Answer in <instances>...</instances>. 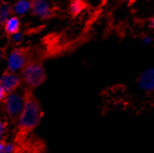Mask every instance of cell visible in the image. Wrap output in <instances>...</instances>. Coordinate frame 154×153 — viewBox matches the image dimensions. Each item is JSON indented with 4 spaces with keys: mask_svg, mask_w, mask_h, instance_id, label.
<instances>
[{
    "mask_svg": "<svg viewBox=\"0 0 154 153\" xmlns=\"http://www.w3.org/2000/svg\"><path fill=\"white\" fill-rule=\"evenodd\" d=\"M19 28H20V21L18 19L17 17L16 16H11L9 17L6 22L4 23V29H5V32L8 35L11 36L14 33L19 31Z\"/></svg>",
    "mask_w": 154,
    "mask_h": 153,
    "instance_id": "8",
    "label": "cell"
},
{
    "mask_svg": "<svg viewBox=\"0 0 154 153\" xmlns=\"http://www.w3.org/2000/svg\"><path fill=\"white\" fill-rule=\"evenodd\" d=\"M13 13V7L8 2L0 3V24L4 25L6 20L11 17Z\"/></svg>",
    "mask_w": 154,
    "mask_h": 153,
    "instance_id": "9",
    "label": "cell"
},
{
    "mask_svg": "<svg viewBox=\"0 0 154 153\" xmlns=\"http://www.w3.org/2000/svg\"><path fill=\"white\" fill-rule=\"evenodd\" d=\"M7 95H8L7 92L5 91V89L3 88V86L1 85V83H0V103H3V101L6 98Z\"/></svg>",
    "mask_w": 154,
    "mask_h": 153,
    "instance_id": "15",
    "label": "cell"
},
{
    "mask_svg": "<svg viewBox=\"0 0 154 153\" xmlns=\"http://www.w3.org/2000/svg\"><path fill=\"white\" fill-rule=\"evenodd\" d=\"M7 127H8L7 121L0 120V140H2V138H3V136L7 130Z\"/></svg>",
    "mask_w": 154,
    "mask_h": 153,
    "instance_id": "12",
    "label": "cell"
},
{
    "mask_svg": "<svg viewBox=\"0 0 154 153\" xmlns=\"http://www.w3.org/2000/svg\"><path fill=\"white\" fill-rule=\"evenodd\" d=\"M85 8H86V2L84 0H71L70 1L69 12L73 17L79 15Z\"/></svg>",
    "mask_w": 154,
    "mask_h": 153,
    "instance_id": "10",
    "label": "cell"
},
{
    "mask_svg": "<svg viewBox=\"0 0 154 153\" xmlns=\"http://www.w3.org/2000/svg\"><path fill=\"white\" fill-rule=\"evenodd\" d=\"M124 1H125L126 3H128V4H131V3L134 1V0H124Z\"/></svg>",
    "mask_w": 154,
    "mask_h": 153,
    "instance_id": "19",
    "label": "cell"
},
{
    "mask_svg": "<svg viewBox=\"0 0 154 153\" xmlns=\"http://www.w3.org/2000/svg\"><path fill=\"white\" fill-rule=\"evenodd\" d=\"M23 96L17 93L16 91L7 95L3 104L5 112L10 119L15 121L17 120L23 107Z\"/></svg>",
    "mask_w": 154,
    "mask_h": 153,
    "instance_id": "4",
    "label": "cell"
},
{
    "mask_svg": "<svg viewBox=\"0 0 154 153\" xmlns=\"http://www.w3.org/2000/svg\"><path fill=\"white\" fill-rule=\"evenodd\" d=\"M23 107L17 120L18 137L23 138L34 130L40 123L43 117L38 100L35 97L31 89H26L23 94Z\"/></svg>",
    "mask_w": 154,
    "mask_h": 153,
    "instance_id": "1",
    "label": "cell"
},
{
    "mask_svg": "<svg viewBox=\"0 0 154 153\" xmlns=\"http://www.w3.org/2000/svg\"><path fill=\"white\" fill-rule=\"evenodd\" d=\"M10 37H11V40H12V41H13L14 43H18V42H20V41H22V39H23V35H22V33H20L19 31L14 33V34L11 35Z\"/></svg>",
    "mask_w": 154,
    "mask_h": 153,
    "instance_id": "13",
    "label": "cell"
},
{
    "mask_svg": "<svg viewBox=\"0 0 154 153\" xmlns=\"http://www.w3.org/2000/svg\"><path fill=\"white\" fill-rule=\"evenodd\" d=\"M149 27L152 29H154V17H151L149 20Z\"/></svg>",
    "mask_w": 154,
    "mask_h": 153,
    "instance_id": "17",
    "label": "cell"
},
{
    "mask_svg": "<svg viewBox=\"0 0 154 153\" xmlns=\"http://www.w3.org/2000/svg\"><path fill=\"white\" fill-rule=\"evenodd\" d=\"M31 52L28 47H17L8 57V70L17 72L31 62Z\"/></svg>",
    "mask_w": 154,
    "mask_h": 153,
    "instance_id": "3",
    "label": "cell"
},
{
    "mask_svg": "<svg viewBox=\"0 0 154 153\" xmlns=\"http://www.w3.org/2000/svg\"><path fill=\"white\" fill-rule=\"evenodd\" d=\"M30 10L29 0H18L13 6V12L17 15H25Z\"/></svg>",
    "mask_w": 154,
    "mask_h": 153,
    "instance_id": "11",
    "label": "cell"
},
{
    "mask_svg": "<svg viewBox=\"0 0 154 153\" xmlns=\"http://www.w3.org/2000/svg\"><path fill=\"white\" fill-rule=\"evenodd\" d=\"M21 82V77L17 74L16 72H11L8 69L0 76V83L7 92V94H10L16 91L20 86Z\"/></svg>",
    "mask_w": 154,
    "mask_h": 153,
    "instance_id": "7",
    "label": "cell"
},
{
    "mask_svg": "<svg viewBox=\"0 0 154 153\" xmlns=\"http://www.w3.org/2000/svg\"><path fill=\"white\" fill-rule=\"evenodd\" d=\"M6 141L5 140H0V153H4V148H5Z\"/></svg>",
    "mask_w": 154,
    "mask_h": 153,
    "instance_id": "16",
    "label": "cell"
},
{
    "mask_svg": "<svg viewBox=\"0 0 154 153\" xmlns=\"http://www.w3.org/2000/svg\"><path fill=\"white\" fill-rule=\"evenodd\" d=\"M5 54V50L4 49H0V59H1Z\"/></svg>",
    "mask_w": 154,
    "mask_h": 153,
    "instance_id": "18",
    "label": "cell"
},
{
    "mask_svg": "<svg viewBox=\"0 0 154 153\" xmlns=\"http://www.w3.org/2000/svg\"><path fill=\"white\" fill-rule=\"evenodd\" d=\"M29 1L30 11L33 16L41 19H49L56 15L57 9L48 0H29Z\"/></svg>",
    "mask_w": 154,
    "mask_h": 153,
    "instance_id": "5",
    "label": "cell"
},
{
    "mask_svg": "<svg viewBox=\"0 0 154 153\" xmlns=\"http://www.w3.org/2000/svg\"><path fill=\"white\" fill-rule=\"evenodd\" d=\"M21 79L28 89H35L40 86L47 79L43 65L37 60H31L21 71Z\"/></svg>",
    "mask_w": 154,
    "mask_h": 153,
    "instance_id": "2",
    "label": "cell"
},
{
    "mask_svg": "<svg viewBox=\"0 0 154 153\" xmlns=\"http://www.w3.org/2000/svg\"><path fill=\"white\" fill-rule=\"evenodd\" d=\"M137 86L147 94H154V67H148L142 70L137 79Z\"/></svg>",
    "mask_w": 154,
    "mask_h": 153,
    "instance_id": "6",
    "label": "cell"
},
{
    "mask_svg": "<svg viewBox=\"0 0 154 153\" xmlns=\"http://www.w3.org/2000/svg\"><path fill=\"white\" fill-rule=\"evenodd\" d=\"M141 41H142V43H143L144 45H149V44L152 43L153 39H152L151 36H149V35H145V36L141 39Z\"/></svg>",
    "mask_w": 154,
    "mask_h": 153,
    "instance_id": "14",
    "label": "cell"
}]
</instances>
